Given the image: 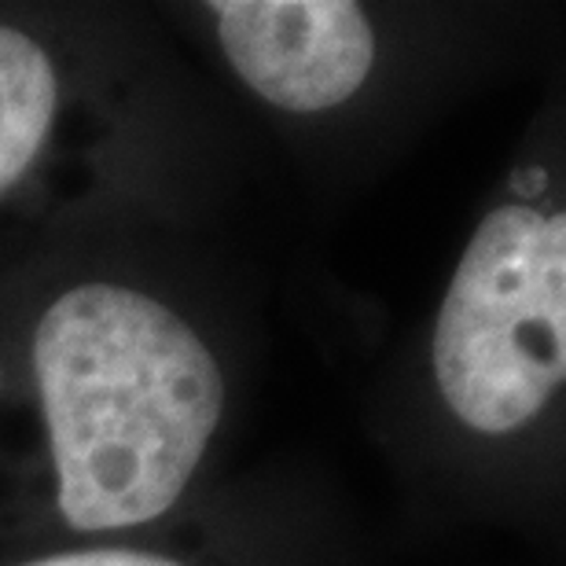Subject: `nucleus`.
Returning a JSON list of instances; mask_svg holds the SVG:
<instances>
[{
	"label": "nucleus",
	"instance_id": "f257e3e1",
	"mask_svg": "<svg viewBox=\"0 0 566 566\" xmlns=\"http://www.w3.org/2000/svg\"><path fill=\"white\" fill-rule=\"evenodd\" d=\"M60 515L115 534L166 515L224 416V371L174 305L129 283L66 287L33 327Z\"/></svg>",
	"mask_w": 566,
	"mask_h": 566
},
{
	"label": "nucleus",
	"instance_id": "423d86ee",
	"mask_svg": "<svg viewBox=\"0 0 566 566\" xmlns=\"http://www.w3.org/2000/svg\"><path fill=\"white\" fill-rule=\"evenodd\" d=\"M0 379H4V376H0Z\"/></svg>",
	"mask_w": 566,
	"mask_h": 566
},
{
	"label": "nucleus",
	"instance_id": "20e7f679",
	"mask_svg": "<svg viewBox=\"0 0 566 566\" xmlns=\"http://www.w3.org/2000/svg\"><path fill=\"white\" fill-rule=\"evenodd\" d=\"M60 115V71L27 30L0 22V196L38 163Z\"/></svg>",
	"mask_w": 566,
	"mask_h": 566
},
{
	"label": "nucleus",
	"instance_id": "39448f33",
	"mask_svg": "<svg viewBox=\"0 0 566 566\" xmlns=\"http://www.w3.org/2000/svg\"><path fill=\"white\" fill-rule=\"evenodd\" d=\"M27 566H185V563L137 548H88V552H60V556H44Z\"/></svg>",
	"mask_w": 566,
	"mask_h": 566
},
{
	"label": "nucleus",
	"instance_id": "7ed1b4c3",
	"mask_svg": "<svg viewBox=\"0 0 566 566\" xmlns=\"http://www.w3.org/2000/svg\"><path fill=\"white\" fill-rule=\"evenodd\" d=\"M224 60L280 111L316 115L360 93L376 66V30L346 0H221L210 4Z\"/></svg>",
	"mask_w": 566,
	"mask_h": 566
},
{
	"label": "nucleus",
	"instance_id": "f03ea898",
	"mask_svg": "<svg viewBox=\"0 0 566 566\" xmlns=\"http://www.w3.org/2000/svg\"><path fill=\"white\" fill-rule=\"evenodd\" d=\"M434 382L474 434L534 423L566 379V221L507 202L471 235L434 321Z\"/></svg>",
	"mask_w": 566,
	"mask_h": 566
}]
</instances>
